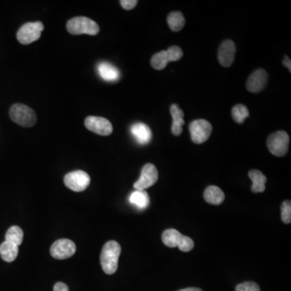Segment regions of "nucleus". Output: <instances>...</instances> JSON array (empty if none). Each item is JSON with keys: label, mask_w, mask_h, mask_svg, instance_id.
Segmentation results:
<instances>
[{"label": "nucleus", "mask_w": 291, "mask_h": 291, "mask_svg": "<svg viewBox=\"0 0 291 291\" xmlns=\"http://www.w3.org/2000/svg\"><path fill=\"white\" fill-rule=\"evenodd\" d=\"M170 62L169 56L166 50H162L155 55H153L151 59V65L155 70H161L165 68L167 63Z\"/></svg>", "instance_id": "obj_23"}, {"label": "nucleus", "mask_w": 291, "mask_h": 291, "mask_svg": "<svg viewBox=\"0 0 291 291\" xmlns=\"http://www.w3.org/2000/svg\"><path fill=\"white\" fill-rule=\"evenodd\" d=\"M167 24L172 31H180L184 26L185 20L180 12H172L167 17Z\"/></svg>", "instance_id": "obj_21"}, {"label": "nucleus", "mask_w": 291, "mask_h": 291, "mask_svg": "<svg viewBox=\"0 0 291 291\" xmlns=\"http://www.w3.org/2000/svg\"><path fill=\"white\" fill-rule=\"evenodd\" d=\"M9 114L11 119L15 123L24 127H32L37 123L35 112L31 108L22 104H16L12 106Z\"/></svg>", "instance_id": "obj_4"}, {"label": "nucleus", "mask_w": 291, "mask_h": 291, "mask_svg": "<svg viewBox=\"0 0 291 291\" xmlns=\"http://www.w3.org/2000/svg\"><path fill=\"white\" fill-rule=\"evenodd\" d=\"M231 114H232L234 121L236 123L241 124V123H244L246 118L249 117V111H248V108L244 105H236L232 109Z\"/></svg>", "instance_id": "obj_24"}, {"label": "nucleus", "mask_w": 291, "mask_h": 291, "mask_svg": "<svg viewBox=\"0 0 291 291\" xmlns=\"http://www.w3.org/2000/svg\"><path fill=\"white\" fill-rule=\"evenodd\" d=\"M91 178L85 171L78 170L66 174L64 183L67 188L74 192H82L88 187Z\"/></svg>", "instance_id": "obj_8"}, {"label": "nucleus", "mask_w": 291, "mask_h": 291, "mask_svg": "<svg viewBox=\"0 0 291 291\" xmlns=\"http://www.w3.org/2000/svg\"><path fill=\"white\" fill-rule=\"evenodd\" d=\"M158 177L157 168L152 163H147L143 166L139 180L134 183V188L136 190L147 189L156 183Z\"/></svg>", "instance_id": "obj_10"}, {"label": "nucleus", "mask_w": 291, "mask_h": 291, "mask_svg": "<svg viewBox=\"0 0 291 291\" xmlns=\"http://www.w3.org/2000/svg\"><path fill=\"white\" fill-rule=\"evenodd\" d=\"M76 252V245L68 239H61L52 244L50 254L58 260L68 259Z\"/></svg>", "instance_id": "obj_9"}, {"label": "nucleus", "mask_w": 291, "mask_h": 291, "mask_svg": "<svg viewBox=\"0 0 291 291\" xmlns=\"http://www.w3.org/2000/svg\"><path fill=\"white\" fill-rule=\"evenodd\" d=\"M163 244L169 248L178 247L182 252H188L193 248L194 242L191 238L183 236L175 229H167L162 235Z\"/></svg>", "instance_id": "obj_3"}, {"label": "nucleus", "mask_w": 291, "mask_h": 291, "mask_svg": "<svg viewBox=\"0 0 291 291\" xmlns=\"http://www.w3.org/2000/svg\"><path fill=\"white\" fill-rule=\"evenodd\" d=\"M130 132L134 137L137 143L140 145H146L150 143L152 138V132L147 125L137 122L132 125L130 128Z\"/></svg>", "instance_id": "obj_14"}, {"label": "nucleus", "mask_w": 291, "mask_h": 291, "mask_svg": "<svg viewBox=\"0 0 291 291\" xmlns=\"http://www.w3.org/2000/svg\"><path fill=\"white\" fill-rule=\"evenodd\" d=\"M281 217L283 223L289 224L291 223L290 201H284L281 206Z\"/></svg>", "instance_id": "obj_25"}, {"label": "nucleus", "mask_w": 291, "mask_h": 291, "mask_svg": "<svg viewBox=\"0 0 291 291\" xmlns=\"http://www.w3.org/2000/svg\"><path fill=\"white\" fill-rule=\"evenodd\" d=\"M44 25L42 22H29L21 26L17 33V39L22 45H29L39 39L43 31Z\"/></svg>", "instance_id": "obj_6"}, {"label": "nucleus", "mask_w": 291, "mask_h": 291, "mask_svg": "<svg viewBox=\"0 0 291 291\" xmlns=\"http://www.w3.org/2000/svg\"><path fill=\"white\" fill-rule=\"evenodd\" d=\"M66 29L72 35L95 36L100 32L99 25L91 19L84 17H74L70 20L66 24Z\"/></svg>", "instance_id": "obj_2"}, {"label": "nucleus", "mask_w": 291, "mask_h": 291, "mask_svg": "<svg viewBox=\"0 0 291 291\" xmlns=\"http://www.w3.org/2000/svg\"><path fill=\"white\" fill-rule=\"evenodd\" d=\"M191 139L196 144H202L208 140L212 133V126L208 121L199 119L189 125Z\"/></svg>", "instance_id": "obj_7"}, {"label": "nucleus", "mask_w": 291, "mask_h": 291, "mask_svg": "<svg viewBox=\"0 0 291 291\" xmlns=\"http://www.w3.org/2000/svg\"><path fill=\"white\" fill-rule=\"evenodd\" d=\"M5 239H6V241L19 247L23 242V231L18 226H13L7 231Z\"/></svg>", "instance_id": "obj_22"}, {"label": "nucleus", "mask_w": 291, "mask_h": 291, "mask_svg": "<svg viewBox=\"0 0 291 291\" xmlns=\"http://www.w3.org/2000/svg\"><path fill=\"white\" fill-rule=\"evenodd\" d=\"M282 63L286 68L289 69V71H291V61L287 56H285V58H284V60L282 61Z\"/></svg>", "instance_id": "obj_30"}, {"label": "nucleus", "mask_w": 291, "mask_h": 291, "mask_svg": "<svg viewBox=\"0 0 291 291\" xmlns=\"http://www.w3.org/2000/svg\"><path fill=\"white\" fill-rule=\"evenodd\" d=\"M121 252L122 248L120 244L114 240H110L104 245L101 254V264L106 274L111 275L116 273Z\"/></svg>", "instance_id": "obj_1"}, {"label": "nucleus", "mask_w": 291, "mask_h": 291, "mask_svg": "<svg viewBox=\"0 0 291 291\" xmlns=\"http://www.w3.org/2000/svg\"><path fill=\"white\" fill-rule=\"evenodd\" d=\"M54 291H69V288L65 283L59 281L54 285Z\"/></svg>", "instance_id": "obj_29"}, {"label": "nucleus", "mask_w": 291, "mask_h": 291, "mask_svg": "<svg viewBox=\"0 0 291 291\" xmlns=\"http://www.w3.org/2000/svg\"><path fill=\"white\" fill-rule=\"evenodd\" d=\"M178 291H203L199 288H195V287H189V288H185V289H180Z\"/></svg>", "instance_id": "obj_31"}, {"label": "nucleus", "mask_w": 291, "mask_h": 291, "mask_svg": "<svg viewBox=\"0 0 291 291\" xmlns=\"http://www.w3.org/2000/svg\"><path fill=\"white\" fill-rule=\"evenodd\" d=\"M97 70L101 78L107 82H115L120 79V71L110 62H101L97 66Z\"/></svg>", "instance_id": "obj_15"}, {"label": "nucleus", "mask_w": 291, "mask_h": 291, "mask_svg": "<svg viewBox=\"0 0 291 291\" xmlns=\"http://www.w3.org/2000/svg\"><path fill=\"white\" fill-rule=\"evenodd\" d=\"M204 199L207 203L212 205L222 204L225 199V195L223 190L217 186H209L204 192Z\"/></svg>", "instance_id": "obj_17"}, {"label": "nucleus", "mask_w": 291, "mask_h": 291, "mask_svg": "<svg viewBox=\"0 0 291 291\" xmlns=\"http://www.w3.org/2000/svg\"><path fill=\"white\" fill-rule=\"evenodd\" d=\"M130 202L138 208L143 210L150 204V198L145 190H136L130 195Z\"/></svg>", "instance_id": "obj_20"}, {"label": "nucleus", "mask_w": 291, "mask_h": 291, "mask_svg": "<svg viewBox=\"0 0 291 291\" xmlns=\"http://www.w3.org/2000/svg\"><path fill=\"white\" fill-rule=\"evenodd\" d=\"M289 137L285 131H277L268 136L267 147L273 155L282 157L289 149Z\"/></svg>", "instance_id": "obj_5"}, {"label": "nucleus", "mask_w": 291, "mask_h": 291, "mask_svg": "<svg viewBox=\"0 0 291 291\" xmlns=\"http://www.w3.org/2000/svg\"><path fill=\"white\" fill-rule=\"evenodd\" d=\"M120 4L122 8L126 10H131V9H134V7L136 6L138 1L136 0H122L120 1Z\"/></svg>", "instance_id": "obj_28"}, {"label": "nucleus", "mask_w": 291, "mask_h": 291, "mask_svg": "<svg viewBox=\"0 0 291 291\" xmlns=\"http://www.w3.org/2000/svg\"><path fill=\"white\" fill-rule=\"evenodd\" d=\"M236 45L231 40L224 41L219 47L218 58L222 66L229 67L233 63L236 55Z\"/></svg>", "instance_id": "obj_13"}, {"label": "nucleus", "mask_w": 291, "mask_h": 291, "mask_svg": "<svg viewBox=\"0 0 291 291\" xmlns=\"http://www.w3.org/2000/svg\"><path fill=\"white\" fill-rule=\"evenodd\" d=\"M166 51L169 56L170 62H176V61L180 60L183 56V52L179 46H171Z\"/></svg>", "instance_id": "obj_26"}, {"label": "nucleus", "mask_w": 291, "mask_h": 291, "mask_svg": "<svg viewBox=\"0 0 291 291\" xmlns=\"http://www.w3.org/2000/svg\"><path fill=\"white\" fill-rule=\"evenodd\" d=\"M248 176L252 180V192L257 193V192H263L265 190V183L267 181L266 176L259 170H251L248 172Z\"/></svg>", "instance_id": "obj_18"}, {"label": "nucleus", "mask_w": 291, "mask_h": 291, "mask_svg": "<svg viewBox=\"0 0 291 291\" xmlns=\"http://www.w3.org/2000/svg\"><path fill=\"white\" fill-rule=\"evenodd\" d=\"M84 124L87 130L102 136H108L113 132L111 122L106 118L90 116L85 119Z\"/></svg>", "instance_id": "obj_11"}, {"label": "nucleus", "mask_w": 291, "mask_h": 291, "mask_svg": "<svg viewBox=\"0 0 291 291\" xmlns=\"http://www.w3.org/2000/svg\"><path fill=\"white\" fill-rule=\"evenodd\" d=\"M268 82V74L264 69H258L251 74L247 81L246 87L250 92L257 93L262 91Z\"/></svg>", "instance_id": "obj_12"}, {"label": "nucleus", "mask_w": 291, "mask_h": 291, "mask_svg": "<svg viewBox=\"0 0 291 291\" xmlns=\"http://www.w3.org/2000/svg\"><path fill=\"white\" fill-rule=\"evenodd\" d=\"M236 291H260V289L256 283L252 282V281H246V282L239 284L236 287Z\"/></svg>", "instance_id": "obj_27"}, {"label": "nucleus", "mask_w": 291, "mask_h": 291, "mask_svg": "<svg viewBox=\"0 0 291 291\" xmlns=\"http://www.w3.org/2000/svg\"><path fill=\"white\" fill-rule=\"evenodd\" d=\"M19 253L18 246L11 244L9 242L5 240L1 245H0V256L3 260L7 262H13L16 259Z\"/></svg>", "instance_id": "obj_19"}, {"label": "nucleus", "mask_w": 291, "mask_h": 291, "mask_svg": "<svg viewBox=\"0 0 291 291\" xmlns=\"http://www.w3.org/2000/svg\"><path fill=\"white\" fill-rule=\"evenodd\" d=\"M170 113L172 118L171 125V133L175 136H180L182 133V126L184 125V112L180 110V107L174 104L170 107Z\"/></svg>", "instance_id": "obj_16"}]
</instances>
